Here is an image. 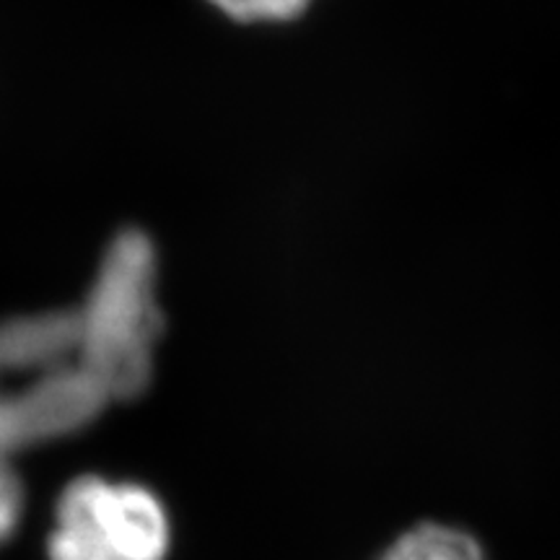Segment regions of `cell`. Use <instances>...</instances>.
<instances>
[{
	"mask_svg": "<svg viewBox=\"0 0 560 560\" xmlns=\"http://www.w3.org/2000/svg\"><path fill=\"white\" fill-rule=\"evenodd\" d=\"M164 550V511L145 490L81 480L60 503L52 560H161Z\"/></svg>",
	"mask_w": 560,
	"mask_h": 560,
	"instance_id": "obj_1",
	"label": "cell"
},
{
	"mask_svg": "<svg viewBox=\"0 0 560 560\" xmlns=\"http://www.w3.org/2000/svg\"><path fill=\"white\" fill-rule=\"evenodd\" d=\"M380 560H486V556L467 532L425 522L397 537Z\"/></svg>",
	"mask_w": 560,
	"mask_h": 560,
	"instance_id": "obj_2",
	"label": "cell"
},
{
	"mask_svg": "<svg viewBox=\"0 0 560 560\" xmlns=\"http://www.w3.org/2000/svg\"><path fill=\"white\" fill-rule=\"evenodd\" d=\"M223 16L255 24V21H291L310 9L312 0H208Z\"/></svg>",
	"mask_w": 560,
	"mask_h": 560,
	"instance_id": "obj_3",
	"label": "cell"
}]
</instances>
